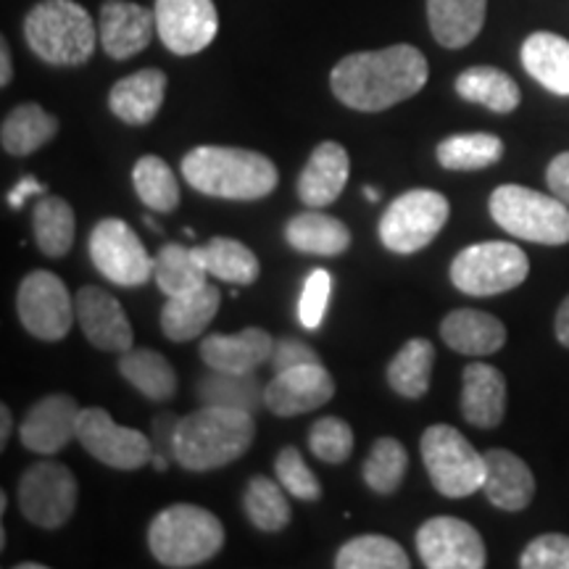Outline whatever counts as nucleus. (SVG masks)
I'll return each mask as SVG.
<instances>
[{
  "label": "nucleus",
  "mask_w": 569,
  "mask_h": 569,
  "mask_svg": "<svg viewBox=\"0 0 569 569\" xmlns=\"http://www.w3.org/2000/svg\"><path fill=\"white\" fill-rule=\"evenodd\" d=\"M430 67L415 46H390L380 51L346 56L330 74V88L348 109L377 113L409 101L427 84Z\"/></svg>",
  "instance_id": "f257e3e1"
},
{
  "label": "nucleus",
  "mask_w": 569,
  "mask_h": 569,
  "mask_svg": "<svg viewBox=\"0 0 569 569\" xmlns=\"http://www.w3.org/2000/svg\"><path fill=\"white\" fill-rule=\"evenodd\" d=\"M182 177L190 188L224 201H259L280 182L274 161L248 148L201 146L182 159Z\"/></svg>",
  "instance_id": "f03ea898"
},
{
  "label": "nucleus",
  "mask_w": 569,
  "mask_h": 569,
  "mask_svg": "<svg viewBox=\"0 0 569 569\" xmlns=\"http://www.w3.org/2000/svg\"><path fill=\"white\" fill-rule=\"evenodd\" d=\"M253 438V415L201 403L198 411L180 417L174 432V461L188 472H211L243 457Z\"/></svg>",
  "instance_id": "7ed1b4c3"
},
{
  "label": "nucleus",
  "mask_w": 569,
  "mask_h": 569,
  "mask_svg": "<svg viewBox=\"0 0 569 569\" xmlns=\"http://www.w3.org/2000/svg\"><path fill=\"white\" fill-rule=\"evenodd\" d=\"M148 546L153 559L163 567H198L222 551L224 528L209 509L196 503H174L153 517Z\"/></svg>",
  "instance_id": "20e7f679"
},
{
  "label": "nucleus",
  "mask_w": 569,
  "mask_h": 569,
  "mask_svg": "<svg viewBox=\"0 0 569 569\" xmlns=\"http://www.w3.org/2000/svg\"><path fill=\"white\" fill-rule=\"evenodd\" d=\"M32 53L53 67H80L96 53V21L74 0H40L24 19Z\"/></svg>",
  "instance_id": "39448f33"
},
{
  "label": "nucleus",
  "mask_w": 569,
  "mask_h": 569,
  "mask_svg": "<svg viewBox=\"0 0 569 569\" xmlns=\"http://www.w3.org/2000/svg\"><path fill=\"white\" fill-rule=\"evenodd\" d=\"M490 217L519 240L540 246L569 243V206L522 184H501L490 196Z\"/></svg>",
  "instance_id": "423d86ee"
},
{
  "label": "nucleus",
  "mask_w": 569,
  "mask_h": 569,
  "mask_svg": "<svg viewBox=\"0 0 569 569\" xmlns=\"http://www.w3.org/2000/svg\"><path fill=\"white\" fill-rule=\"evenodd\" d=\"M422 461L432 486L446 498H467L486 482V453H480L451 425H432L422 436Z\"/></svg>",
  "instance_id": "0eeeda50"
},
{
  "label": "nucleus",
  "mask_w": 569,
  "mask_h": 569,
  "mask_svg": "<svg viewBox=\"0 0 569 569\" xmlns=\"http://www.w3.org/2000/svg\"><path fill=\"white\" fill-rule=\"evenodd\" d=\"M530 274L528 253L515 243L488 240L475 243L451 261V282L475 298H488L515 290Z\"/></svg>",
  "instance_id": "6e6552de"
},
{
  "label": "nucleus",
  "mask_w": 569,
  "mask_h": 569,
  "mask_svg": "<svg viewBox=\"0 0 569 569\" xmlns=\"http://www.w3.org/2000/svg\"><path fill=\"white\" fill-rule=\"evenodd\" d=\"M446 196L438 190H409L388 206L380 219V240L388 251L409 256L422 251L438 238L448 222Z\"/></svg>",
  "instance_id": "1a4fd4ad"
},
{
  "label": "nucleus",
  "mask_w": 569,
  "mask_h": 569,
  "mask_svg": "<svg viewBox=\"0 0 569 569\" xmlns=\"http://www.w3.org/2000/svg\"><path fill=\"white\" fill-rule=\"evenodd\" d=\"M21 515L42 530H59L77 509V478L67 465L46 459L32 465L19 482Z\"/></svg>",
  "instance_id": "9d476101"
},
{
  "label": "nucleus",
  "mask_w": 569,
  "mask_h": 569,
  "mask_svg": "<svg viewBox=\"0 0 569 569\" xmlns=\"http://www.w3.org/2000/svg\"><path fill=\"white\" fill-rule=\"evenodd\" d=\"M90 259L106 280L119 288H140L153 280L156 259H151L146 246L134 230L122 219H101L90 232Z\"/></svg>",
  "instance_id": "9b49d317"
},
{
  "label": "nucleus",
  "mask_w": 569,
  "mask_h": 569,
  "mask_svg": "<svg viewBox=\"0 0 569 569\" xmlns=\"http://www.w3.org/2000/svg\"><path fill=\"white\" fill-rule=\"evenodd\" d=\"M77 440L92 459L111 469H122V472H134V469L151 465L156 453L151 438L142 436L140 430H132V427L117 425L109 411L101 407L80 411Z\"/></svg>",
  "instance_id": "f8f14e48"
},
{
  "label": "nucleus",
  "mask_w": 569,
  "mask_h": 569,
  "mask_svg": "<svg viewBox=\"0 0 569 569\" xmlns=\"http://www.w3.org/2000/svg\"><path fill=\"white\" fill-rule=\"evenodd\" d=\"M17 315L32 338L53 343V340L67 338L77 309L61 277L48 269H38L19 284Z\"/></svg>",
  "instance_id": "ddd939ff"
},
{
  "label": "nucleus",
  "mask_w": 569,
  "mask_h": 569,
  "mask_svg": "<svg viewBox=\"0 0 569 569\" xmlns=\"http://www.w3.org/2000/svg\"><path fill=\"white\" fill-rule=\"evenodd\" d=\"M417 551L430 569H482L486 543L472 525L459 517H432L417 530Z\"/></svg>",
  "instance_id": "4468645a"
},
{
  "label": "nucleus",
  "mask_w": 569,
  "mask_h": 569,
  "mask_svg": "<svg viewBox=\"0 0 569 569\" xmlns=\"http://www.w3.org/2000/svg\"><path fill=\"white\" fill-rule=\"evenodd\" d=\"M156 32L177 56L201 53L219 32L213 0H156Z\"/></svg>",
  "instance_id": "2eb2a0df"
},
{
  "label": "nucleus",
  "mask_w": 569,
  "mask_h": 569,
  "mask_svg": "<svg viewBox=\"0 0 569 569\" xmlns=\"http://www.w3.org/2000/svg\"><path fill=\"white\" fill-rule=\"evenodd\" d=\"M336 396V380L322 361L274 372L267 386L264 407L274 417H298L322 409Z\"/></svg>",
  "instance_id": "dca6fc26"
},
{
  "label": "nucleus",
  "mask_w": 569,
  "mask_h": 569,
  "mask_svg": "<svg viewBox=\"0 0 569 569\" xmlns=\"http://www.w3.org/2000/svg\"><path fill=\"white\" fill-rule=\"evenodd\" d=\"M77 322H80L84 338L98 351H130L132 348V325L127 319L122 303L109 290L84 284L74 296Z\"/></svg>",
  "instance_id": "f3484780"
},
{
  "label": "nucleus",
  "mask_w": 569,
  "mask_h": 569,
  "mask_svg": "<svg viewBox=\"0 0 569 569\" xmlns=\"http://www.w3.org/2000/svg\"><path fill=\"white\" fill-rule=\"evenodd\" d=\"M80 403L71 396L56 393L40 398L27 411L21 422L19 438L32 453L51 457L59 453L71 438H77V419H80Z\"/></svg>",
  "instance_id": "a211bd4d"
},
{
  "label": "nucleus",
  "mask_w": 569,
  "mask_h": 569,
  "mask_svg": "<svg viewBox=\"0 0 569 569\" xmlns=\"http://www.w3.org/2000/svg\"><path fill=\"white\" fill-rule=\"evenodd\" d=\"M156 32V13L130 0H106L101 6V34L103 51L117 61H127L142 53Z\"/></svg>",
  "instance_id": "6ab92c4d"
},
{
  "label": "nucleus",
  "mask_w": 569,
  "mask_h": 569,
  "mask_svg": "<svg viewBox=\"0 0 569 569\" xmlns=\"http://www.w3.org/2000/svg\"><path fill=\"white\" fill-rule=\"evenodd\" d=\"M348 174H351V159L346 148L336 140L319 142L298 177V196L311 209H325L343 193Z\"/></svg>",
  "instance_id": "aec40b11"
},
{
  "label": "nucleus",
  "mask_w": 569,
  "mask_h": 569,
  "mask_svg": "<svg viewBox=\"0 0 569 569\" xmlns=\"http://www.w3.org/2000/svg\"><path fill=\"white\" fill-rule=\"evenodd\" d=\"M482 493L501 511H522L530 507L536 496V478L530 467L517 453L507 448H490L486 451V482Z\"/></svg>",
  "instance_id": "412c9836"
},
{
  "label": "nucleus",
  "mask_w": 569,
  "mask_h": 569,
  "mask_svg": "<svg viewBox=\"0 0 569 569\" xmlns=\"http://www.w3.org/2000/svg\"><path fill=\"white\" fill-rule=\"evenodd\" d=\"M461 415L472 427L493 430L507 415V380L490 365H469L461 382Z\"/></svg>",
  "instance_id": "4be33fe9"
},
{
  "label": "nucleus",
  "mask_w": 569,
  "mask_h": 569,
  "mask_svg": "<svg viewBox=\"0 0 569 569\" xmlns=\"http://www.w3.org/2000/svg\"><path fill=\"white\" fill-rule=\"evenodd\" d=\"M274 340L261 327H246L238 336H209L201 343V359L219 372H253L272 359Z\"/></svg>",
  "instance_id": "5701e85b"
},
{
  "label": "nucleus",
  "mask_w": 569,
  "mask_h": 569,
  "mask_svg": "<svg viewBox=\"0 0 569 569\" xmlns=\"http://www.w3.org/2000/svg\"><path fill=\"white\" fill-rule=\"evenodd\" d=\"M167 96V74L161 69H140L113 84L109 92V109L124 124L140 127L153 122Z\"/></svg>",
  "instance_id": "b1692460"
},
{
  "label": "nucleus",
  "mask_w": 569,
  "mask_h": 569,
  "mask_svg": "<svg viewBox=\"0 0 569 569\" xmlns=\"http://www.w3.org/2000/svg\"><path fill=\"white\" fill-rule=\"evenodd\" d=\"M440 338L457 353L490 356L507 343V327L488 311L457 309L440 325Z\"/></svg>",
  "instance_id": "393cba45"
},
{
  "label": "nucleus",
  "mask_w": 569,
  "mask_h": 569,
  "mask_svg": "<svg viewBox=\"0 0 569 569\" xmlns=\"http://www.w3.org/2000/svg\"><path fill=\"white\" fill-rule=\"evenodd\" d=\"M488 0H427L430 32L443 48H467L486 24Z\"/></svg>",
  "instance_id": "a878e982"
},
{
  "label": "nucleus",
  "mask_w": 569,
  "mask_h": 569,
  "mask_svg": "<svg viewBox=\"0 0 569 569\" xmlns=\"http://www.w3.org/2000/svg\"><path fill=\"white\" fill-rule=\"evenodd\" d=\"M219 306H222V293L213 284H203L193 293L169 298L161 309V332L174 343L196 340L213 322Z\"/></svg>",
  "instance_id": "bb28decb"
},
{
  "label": "nucleus",
  "mask_w": 569,
  "mask_h": 569,
  "mask_svg": "<svg viewBox=\"0 0 569 569\" xmlns=\"http://www.w3.org/2000/svg\"><path fill=\"white\" fill-rule=\"evenodd\" d=\"M522 67L553 96H569V40L553 32H532L522 42Z\"/></svg>",
  "instance_id": "cd10ccee"
},
{
  "label": "nucleus",
  "mask_w": 569,
  "mask_h": 569,
  "mask_svg": "<svg viewBox=\"0 0 569 569\" xmlns=\"http://www.w3.org/2000/svg\"><path fill=\"white\" fill-rule=\"evenodd\" d=\"M284 240L301 253L340 256L351 246V232L338 217L322 211L296 213L284 227Z\"/></svg>",
  "instance_id": "c85d7f7f"
},
{
  "label": "nucleus",
  "mask_w": 569,
  "mask_h": 569,
  "mask_svg": "<svg viewBox=\"0 0 569 569\" xmlns=\"http://www.w3.org/2000/svg\"><path fill=\"white\" fill-rule=\"evenodd\" d=\"M119 372L130 386L148 398V401L163 403L172 401L177 393V375L167 356L153 348H130L119 356Z\"/></svg>",
  "instance_id": "c756f323"
},
{
  "label": "nucleus",
  "mask_w": 569,
  "mask_h": 569,
  "mask_svg": "<svg viewBox=\"0 0 569 569\" xmlns=\"http://www.w3.org/2000/svg\"><path fill=\"white\" fill-rule=\"evenodd\" d=\"M59 132V122L38 103H21L0 124V146L11 156H30L48 146Z\"/></svg>",
  "instance_id": "7c9ffc66"
},
{
  "label": "nucleus",
  "mask_w": 569,
  "mask_h": 569,
  "mask_svg": "<svg viewBox=\"0 0 569 569\" xmlns=\"http://www.w3.org/2000/svg\"><path fill=\"white\" fill-rule=\"evenodd\" d=\"M457 92L469 103L486 106L488 111L511 113L522 103V92L507 71L496 67H469L457 77Z\"/></svg>",
  "instance_id": "2f4dec72"
},
{
  "label": "nucleus",
  "mask_w": 569,
  "mask_h": 569,
  "mask_svg": "<svg viewBox=\"0 0 569 569\" xmlns=\"http://www.w3.org/2000/svg\"><path fill=\"white\" fill-rule=\"evenodd\" d=\"M267 388L256 380L253 372H219L211 369L209 375L198 382V398L209 407H224L238 411H259L264 407Z\"/></svg>",
  "instance_id": "473e14b6"
},
{
  "label": "nucleus",
  "mask_w": 569,
  "mask_h": 569,
  "mask_svg": "<svg viewBox=\"0 0 569 569\" xmlns=\"http://www.w3.org/2000/svg\"><path fill=\"white\" fill-rule=\"evenodd\" d=\"M198 261L206 272L230 284H253L259 280L261 267L251 248L232 238H211L209 243L193 246Z\"/></svg>",
  "instance_id": "72a5a7b5"
},
{
  "label": "nucleus",
  "mask_w": 569,
  "mask_h": 569,
  "mask_svg": "<svg viewBox=\"0 0 569 569\" xmlns=\"http://www.w3.org/2000/svg\"><path fill=\"white\" fill-rule=\"evenodd\" d=\"M436 156L440 167L448 172H478V169L501 161L503 142L490 132L451 134V138L440 140Z\"/></svg>",
  "instance_id": "f704fd0d"
},
{
  "label": "nucleus",
  "mask_w": 569,
  "mask_h": 569,
  "mask_svg": "<svg viewBox=\"0 0 569 569\" xmlns=\"http://www.w3.org/2000/svg\"><path fill=\"white\" fill-rule=\"evenodd\" d=\"M206 277H209V272H206V267L198 261L193 248L167 243L159 251V256H156L153 280L167 298L193 293V290L209 284Z\"/></svg>",
  "instance_id": "c9c22d12"
},
{
  "label": "nucleus",
  "mask_w": 569,
  "mask_h": 569,
  "mask_svg": "<svg viewBox=\"0 0 569 569\" xmlns=\"http://www.w3.org/2000/svg\"><path fill=\"white\" fill-rule=\"evenodd\" d=\"M432 367H436V348L430 340H409L388 365L390 388L403 398H422L430 390Z\"/></svg>",
  "instance_id": "e433bc0d"
},
{
  "label": "nucleus",
  "mask_w": 569,
  "mask_h": 569,
  "mask_svg": "<svg viewBox=\"0 0 569 569\" xmlns=\"http://www.w3.org/2000/svg\"><path fill=\"white\" fill-rule=\"evenodd\" d=\"M34 243L51 259H61L74 243V211L59 196H42L32 211Z\"/></svg>",
  "instance_id": "4c0bfd02"
},
{
  "label": "nucleus",
  "mask_w": 569,
  "mask_h": 569,
  "mask_svg": "<svg viewBox=\"0 0 569 569\" xmlns=\"http://www.w3.org/2000/svg\"><path fill=\"white\" fill-rule=\"evenodd\" d=\"M288 490L280 486V480L264 478V475H256L246 486L243 493V509L248 519H251L253 528L261 532H280L290 525L293 509L288 503Z\"/></svg>",
  "instance_id": "58836bf2"
},
{
  "label": "nucleus",
  "mask_w": 569,
  "mask_h": 569,
  "mask_svg": "<svg viewBox=\"0 0 569 569\" xmlns=\"http://www.w3.org/2000/svg\"><path fill=\"white\" fill-rule=\"evenodd\" d=\"M134 193L148 209L172 213L180 206V182L167 161L159 156H142L132 169Z\"/></svg>",
  "instance_id": "ea45409f"
},
{
  "label": "nucleus",
  "mask_w": 569,
  "mask_h": 569,
  "mask_svg": "<svg viewBox=\"0 0 569 569\" xmlns=\"http://www.w3.org/2000/svg\"><path fill=\"white\" fill-rule=\"evenodd\" d=\"M409 553L388 536H356L338 551V569H407Z\"/></svg>",
  "instance_id": "a19ab883"
},
{
  "label": "nucleus",
  "mask_w": 569,
  "mask_h": 569,
  "mask_svg": "<svg viewBox=\"0 0 569 569\" xmlns=\"http://www.w3.org/2000/svg\"><path fill=\"white\" fill-rule=\"evenodd\" d=\"M409 469L407 448L398 443L396 438H377L372 451L365 459V482L369 490L380 496H390L401 488L403 475Z\"/></svg>",
  "instance_id": "79ce46f5"
},
{
  "label": "nucleus",
  "mask_w": 569,
  "mask_h": 569,
  "mask_svg": "<svg viewBox=\"0 0 569 569\" xmlns=\"http://www.w3.org/2000/svg\"><path fill=\"white\" fill-rule=\"evenodd\" d=\"M309 448L319 461L343 465L353 451V430L340 417H322L311 425Z\"/></svg>",
  "instance_id": "37998d69"
},
{
  "label": "nucleus",
  "mask_w": 569,
  "mask_h": 569,
  "mask_svg": "<svg viewBox=\"0 0 569 569\" xmlns=\"http://www.w3.org/2000/svg\"><path fill=\"white\" fill-rule=\"evenodd\" d=\"M274 475L277 480H280V486L293 498H301V501H317V498L322 496V482L317 480V475L311 472L296 446H284L282 451L277 453Z\"/></svg>",
  "instance_id": "c03bdc74"
},
{
  "label": "nucleus",
  "mask_w": 569,
  "mask_h": 569,
  "mask_svg": "<svg viewBox=\"0 0 569 569\" xmlns=\"http://www.w3.org/2000/svg\"><path fill=\"white\" fill-rule=\"evenodd\" d=\"M332 296V274L327 269H315L306 277L301 301H298V319L306 330H319L327 315V303Z\"/></svg>",
  "instance_id": "a18cd8bd"
},
{
  "label": "nucleus",
  "mask_w": 569,
  "mask_h": 569,
  "mask_svg": "<svg viewBox=\"0 0 569 569\" xmlns=\"http://www.w3.org/2000/svg\"><path fill=\"white\" fill-rule=\"evenodd\" d=\"M522 569H569V536L546 532L532 538L519 557Z\"/></svg>",
  "instance_id": "49530a36"
},
{
  "label": "nucleus",
  "mask_w": 569,
  "mask_h": 569,
  "mask_svg": "<svg viewBox=\"0 0 569 569\" xmlns=\"http://www.w3.org/2000/svg\"><path fill=\"white\" fill-rule=\"evenodd\" d=\"M272 369L274 372H284V369H293V367H303V365H317L319 353L311 348L309 343L298 338H282L274 343L272 351Z\"/></svg>",
  "instance_id": "de8ad7c7"
},
{
  "label": "nucleus",
  "mask_w": 569,
  "mask_h": 569,
  "mask_svg": "<svg viewBox=\"0 0 569 569\" xmlns=\"http://www.w3.org/2000/svg\"><path fill=\"white\" fill-rule=\"evenodd\" d=\"M177 425H180V417L169 415V411H163V415L153 417V422H151L156 453H161V457H167V459H172V461H174V432H177Z\"/></svg>",
  "instance_id": "09e8293b"
},
{
  "label": "nucleus",
  "mask_w": 569,
  "mask_h": 569,
  "mask_svg": "<svg viewBox=\"0 0 569 569\" xmlns=\"http://www.w3.org/2000/svg\"><path fill=\"white\" fill-rule=\"evenodd\" d=\"M546 182L551 193L569 206V153H559L546 169Z\"/></svg>",
  "instance_id": "8fccbe9b"
},
{
  "label": "nucleus",
  "mask_w": 569,
  "mask_h": 569,
  "mask_svg": "<svg viewBox=\"0 0 569 569\" xmlns=\"http://www.w3.org/2000/svg\"><path fill=\"white\" fill-rule=\"evenodd\" d=\"M42 193H46V188H42V184L34 180V177H24V180H19L17 188H13L9 193V206H11V209H21L27 198L42 196Z\"/></svg>",
  "instance_id": "3c124183"
},
{
  "label": "nucleus",
  "mask_w": 569,
  "mask_h": 569,
  "mask_svg": "<svg viewBox=\"0 0 569 569\" xmlns=\"http://www.w3.org/2000/svg\"><path fill=\"white\" fill-rule=\"evenodd\" d=\"M553 332H557V340L565 348H569V296L561 301L557 311V322H553Z\"/></svg>",
  "instance_id": "603ef678"
},
{
  "label": "nucleus",
  "mask_w": 569,
  "mask_h": 569,
  "mask_svg": "<svg viewBox=\"0 0 569 569\" xmlns=\"http://www.w3.org/2000/svg\"><path fill=\"white\" fill-rule=\"evenodd\" d=\"M13 80V63H11V48L9 42L0 40V84L3 88H9Z\"/></svg>",
  "instance_id": "864d4df0"
},
{
  "label": "nucleus",
  "mask_w": 569,
  "mask_h": 569,
  "mask_svg": "<svg viewBox=\"0 0 569 569\" xmlns=\"http://www.w3.org/2000/svg\"><path fill=\"white\" fill-rule=\"evenodd\" d=\"M11 427H13V417H11V409L0 407V446L9 443V436H11Z\"/></svg>",
  "instance_id": "5fc2aeb1"
},
{
  "label": "nucleus",
  "mask_w": 569,
  "mask_h": 569,
  "mask_svg": "<svg viewBox=\"0 0 569 569\" xmlns=\"http://www.w3.org/2000/svg\"><path fill=\"white\" fill-rule=\"evenodd\" d=\"M361 193H365V198H367V201H380V190L369 188V184H367V188H365V190H361Z\"/></svg>",
  "instance_id": "6e6d98bb"
},
{
  "label": "nucleus",
  "mask_w": 569,
  "mask_h": 569,
  "mask_svg": "<svg viewBox=\"0 0 569 569\" xmlns=\"http://www.w3.org/2000/svg\"><path fill=\"white\" fill-rule=\"evenodd\" d=\"M46 565H38V561H24V565H19V569H42Z\"/></svg>",
  "instance_id": "4d7b16f0"
}]
</instances>
